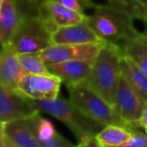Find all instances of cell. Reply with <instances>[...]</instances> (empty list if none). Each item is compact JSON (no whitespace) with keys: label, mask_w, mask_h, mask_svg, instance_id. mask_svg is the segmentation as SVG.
Returning <instances> with one entry per match:
<instances>
[{"label":"cell","mask_w":147,"mask_h":147,"mask_svg":"<svg viewBox=\"0 0 147 147\" xmlns=\"http://www.w3.org/2000/svg\"><path fill=\"white\" fill-rule=\"evenodd\" d=\"M122 49L112 43H105L96 59L85 85L98 93L109 104L114 105L115 93L119 79L122 75L121 69Z\"/></svg>","instance_id":"6da1fadb"},{"label":"cell","mask_w":147,"mask_h":147,"mask_svg":"<svg viewBox=\"0 0 147 147\" xmlns=\"http://www.w3.org/2000/svg\"><path fill=\"white\" fill-rule=\"evenodd\" d=\"M87 20L103 41L120 47L139 32L130 14L110 4H98Z\"/></svg>","instance_id":"7a4b0ae2"},{"label":"cell","mask_w":147,"mask_h":147,"mask_svg":"<svg viewBox=\"0 0 147 147\" xmlns=\"http://www.w3.org/2000/svg\"><path fill=\"white\" fill-rule=\"evenodd\" d=\"M32 103L37 110L51 115L63 123L73 132L78 141L86 137L96 136L104 127L84 114L69 100L57 98L49 101H32Z\"/></svg>","instance_id":"3957f363"},{"label":"cell","mask_w":147,"mask_h":147,"mask_svg":"<svg viewBox=\"0 0 147 147\" xmlns=\"http://www.w3.org/2000/svg\"><path fill=\"white\" fill-rule=\"evenodd\" d=\"M67 88L69 91V100L84 114L102 126L115 124L129 127L117 114L112 105L84 83L67 86Z\"/></svg>","instance_id":"277c9868"},{"label":"cell","mask_w":147,"mask_h":147,"mask_svg":"<svg viewBox=\"0 0 147 147\" xmlns=\"http://www.w3.org/2000/svg\"><path fill=\"white\" fill-rule=\"evenodd\" d=\"M53 30L37 13L26 17L9 45L17 53H41L53 45Z\"/></svg>","instance_id":"5b68a950"},{"label":"cell","mask_w":147,"mask_h":147,"mask_svg":"<svg viewBox=\"0 0 147 147\" xmlns=\"http://www.w3.org/2000/svg\"><path fill=\"white\" fill-rule=\"evenodd\" d=\"M144 105L145 101L122 73L119 79L113 105L117 114L129 127L140 128L139 122Z\"/></svg>","instance_id":"8992f818"},{"label":"cell","mask_w":147,"mask_h":147,"mask_svg":"<svg viewBox=\"0 0 147 147\" xmlns=\"http://www.w3.org/2000/svg\"><path fill=\"white\" fill-rule=\"evenodd\" d=\"M35 13L28 0H1L0 7V41L6 45L12 41L23 21Z\"/></svg>","instance_id":"52a82bcc"},{"label":"cell","mask_w":147,"mask_h":147,"mask_svg":"<svg viewBox=\"0 0 147 147\" xmlns=\"http://www.w3.org/2000/svg\"><path fill=\"white\" fill-rule=\"evenodd\" d=\"M61 80L49 74L26 75L19 84L16 92L32 101H49L59 98Z\"/></svg>","instance_id":"ba28073f"},{"label":"cell","mask_w":147,"mask_h":147,"mask_svg":"<svg viewBox=\"0 0 147 147\" xmlns=\"http://www.w3.org/2000/svg\"><path fill=\"white\" fill-rule=\"evenodd\" d=\"M106 42L85 45H51L41 51L47 65L67 61H89L94 63Z\"/></svg>","instance_id":"9c48e42d"},{"label":"cell","mask_w":147,"mask_h":147,"mask_svg":"<svg viewBox=\"0 0 147 147\" xmlns=\"http://www.w3.org/2000/svg\"><path fill=\"white\" fill-rule=\"evenodd\" d=\"M39 112L32 101L14 90L0 86V123L27 119Z\"/></svg>","instance_id":"30bf717a"},{"label":"cell","mask_w":147,"mask_h":147,"mask_svg":"<svg viewBox=\"0 0 147 147\" xmlns=\"http://www.w3.org/2000/svg\"><path fill=\"white\" fill-rule=\"evenodd\" d=\"M36 13L45 19L53 31L59 27L83 22L88 17L85 13L74 10L55 0L41 2L37 7Z\"/></svg>","instance_id":"8fae6325"},{"label":"cell","mask_w":147,"mask_h":147,"mask_svg":"<svg viewBox=\"0 0 147 147\" xmlns=\"http://www.w3.org/2000/svg\"><path fill=\"white\" fill-rule=\"evenodd\" d=\"M25 76L26 74L14 49L11 45H2L0 53V86L16 91Z\"/></svg>","instance_id":"7c38bea8"},{"label":"cell","mask_w":147,"mask_h":147,"mask_svg":"<svg viewBox=\"0 0 147 147\" xmlns=\"http://www.w3.org/2000/svg\"><path fill=\"white\" fill-rule=\"evenodd\" d=\"M51 40L53 45H85L105 42L93 30L87 19L77 24L57 28L53 31Z\"/></svg>","instance_id":"4fadbf2b"},{"label":"cell","mask_w":147,"mask_h":147,"mask_svg":"<svg viewBox=\"0 0 147 147\" xmlns=\"http://www.w3.org/2000/svg\"><path fill=\"white\" fill-rule=\"evenodd\" d=\"M93 61H67L47 65L49 73L57 76L65 83V86L84 83L92 69Z\"/></svg>","instance_id":"5bb4252c"},{"label":"cell","mask_w":147,"mask_h":147,"mask_svg":"<svg viewBox=\"0 0 147 147\" xmlns=\"http://www.w3.org/2000/svg\"><path fill=\"white\" fill-rule=\"evenodd\" d=\"M1 133L19 147H40L27 119H19L1 124Z\"/></svg>","instance_id":"9a60e30c"},{"label":"cell","mask_w":147,"mask_h":147,"mask_svg":"<svg viewBox=\"0 0 147 147\" xmlns=\"http://www.w3.org/2000/svg\"><path fill=\"white\" fill-rule=\"evenodd\" d=\"M121 49L123 55L130 57L147 74V30L138 32L132 38L128 39Z\"/></svg>","instance_id":"2e32d148"},{"label":"cell","mask_w":147,"mask_h":147,"mask_svg":"<svg viewBox=\"0 0 147 147\" xmlns=\"http://www.w3.org/2000/svg\"><path fill=\"white\" fill-rule=\"evenodd\" d=\"M122 73L138 94L147 102V74L140 69L130 57L122 53L121 57Z\"/></svg>","instance_id":"e0dca14e"},{"label":"cell","mask_w":147,"mask_h":147,"mask_svg":"<svg viewBox=\"0 0 147 147\" xmlns=\"http://www.w3.org/2000/svg\"><path fill=\"white\" fill-rule=\"evenodd\" d=\"M134 129L136 128L110 124L103 127L96 135V138L103 147H118L131 138Z\"/></svg>","instance_id":"ac0fdd59"},{"label":"cell","mask_w":147,"mask_h":147,"mask_svg":"<svg viewBox=\"0 0 147 147\" xmlns=\"http://www.w3.org/2000/svg\"><path fill=\"white\" fill-rule=\"evenodd\" d=\"M20 65L26 75L49 74V67L40 53H17Z\"/></svg>","instance_id":"d6986e66"},{"label":"cell","mask_w":147,"mask_h":147,"mask_svg":"<svg viewBox=\"0 0 147 147\" xmlns=\"http://www.w3.org/2000/svg\"><path fill=\"white\" fill-rule=\"evenodd\" d=\"M108 4L125 11L134 19L147 22V0H108Z\"/></svg>","instance_id":"ffe728a7"},{"label":"cell","mask_w":147,"mask_h":147,"mask_svg":"<svg viewBox=\"0 0 147 147\" xmlns=\"http://www.w3.org/2000/svg\"><path fill=\"white\" fill-rule=\"evenodd\" d=\"M118 147H147V134L138 129H134L131 138Z\"/></svg>","instance_id":"44dd1931"},{"label":"cell","mask_w":147,"mask_h":147,"mask_svg":"<svg viewBox=\"0 0 147 147\" xmlns=\"http://www.w3.org/2000/svg\"><path fill=\"white\" fill-rule=\"evenodd\" d=\"M77 147H103V146L100 144V142L96 138V136H91V137H86V138L79 141V144L77 145Z\"/></svg>","instance_id":"7402d4cb"},{"label":"cell","mask_w":147,"mask_h":147,"mask_svg":"<svg viewBox=\"0 0 147 147\" xmlns=\"http://www.w3.org/2000/svg\"><path fill=\"white\" fill-rule=\"evenodd\" d=\"M139 127L147 134V102H145L144 108H143V112L141 115L140 122H139Z\"/></svg>","instance_id":"603a6c76"},{"label":"cell","mask_w":147,"mask_h":147,"mask_svg":"<svg viewBox=\"0 0 147 147\" xmlns=\"http://www.w3.org/2000/svg\"><path fill=\"white\" fill-rule=\"evenodd\" d=\"M0 143H1V147H19L16 144L12 142L8 137L5 136L3 133H1V137H0Z\"/></svg>","instance_id":"cb8c5ba5"}]
</instances>
